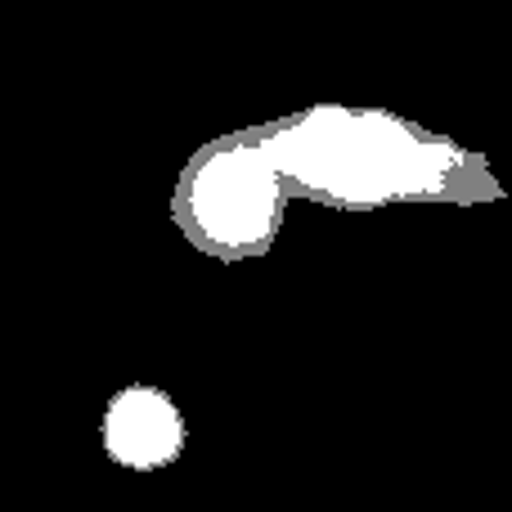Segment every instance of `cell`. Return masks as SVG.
<instances>
[{
  "label": "cell",
  "instance_id": "2",
  "mask_svg": "<svg viewBox=\"0 0 512 512\" xmlns=\"http://www.w3.org/2000/svg\"><path fill=\"white\" fill-rule=\"evenodd\" d=\"M265 198H270V189L256 185L243 167H225L216 176H207L203 216L221 239H248L265 221Z\"/></svg>",
  "mask_w": 512,
  "mask_h": 512
},
{
  "label": "cell",
  "instance_id": "1",
  "mask_svg": "<svg viewBox=\"0 0 512 512\" xmlns=\"http://www.w3.org/2000/svg\"><path fill=\"white\" fill-rule=\"evenodd\" d=\"M108 441H113V454L122 463H162L176 454L180 445V423L171 414V405L153 391H126L113 405V418H108Z\"/></svg>",
  "mask_w": 512,
  "mask_h": 512
}]
</instances>
